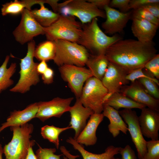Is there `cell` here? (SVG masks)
Instances as JSON below:
<instances>
[{"label": "cell", "instance_id": "6da1fadb", "mask_svg": "<svg viewBox=\"0 0 159 159\" xmlns=\"http://www.w3.org/2000/svg\"><path fill=\"white\" fill-rule=\"evenodd\" d=\"M157 52L153 42L143 43L131 39H121L110 46L105 55L109 62L128 74L133 70L144 68Z\"/></svg>", "mask_w": 159, "mask_h": 159}, {"label": "cell", "instance_id": "7a4b0ae2", "mask_svg": "<svg viewBox=\"0 0 159 159\" xmlns=\"http://www.w3.org/2000/svg\"><path fill=\"white\" fill-rule=\"evenodd\" d=\"M97 21V18H95L90 22L83 24L82 31L77 42L93 55L105 54L110 46L122 39L117 34L111 37L107 35L100 29Z\"/></svg>", "mask_w": 159, "mask_h": 159}, {"label": "cell", "instance_id": "3957f363", "mask_svg": "<svg viewBox=\"0 0 159 159\" xmlns=\"http://www.w3.org/2000/svg\"><path fill=\"white\" fill-rule=\"evenodd\" d=\"M13 132L11 141L3 148L5 159H24L26 156L29 149L35 144L34 140H30L34 126L27 123L20 126L10 127Z\"/></svg>", "mask_w": 159, "mask_h": 159}, {"label": "cell", "instance_id": "277c9868", "mask_svg": "<svg viewBox=\"0 0 159 159\" xmlns=\"http://www.w3.org/2000/svg\"><path fill=\"white\" fill-rule=\"evenodd\" d=\"M55 51L54 62L59 67L64 65L83 67L90 54L83 46L75 42L58 39L53 41Z\"/></svg>", "mask_w": 159, "mask_h": 159}, {"label": "cell", "instance_id": "5b68a950", "mask_svg": "<svg viewBox=\"0 0 159 159\" xmlns=\"http://www.w3.org/2000/svg\"><path fill=\"white\" fill-rule=\"evenodd\" d=\"M74 17L60 14L58 19L48 27H44L48 40H66L77 43L82 29L83 24Z\"/></svg>", "mask_w": 159, "mask_h": 159}, {"label": "cell", "instance_id": "8992f818", "mask_svg": "<svg viewBox=\"0 0 159 159\" xmlns=\"http://www.w3.org/2000/svg\"><path fill=\"white\" fill-rule=\"evenodd\" d=\"M35 43L34 40L29 42L26 56L21 59L20 78L17 83L10 91L24 93L29 91L31 86L35 85L40 81L39 74L37 71L39 63L33 60Z\"/></svg>", "mask_w": 159, "mask_h": 159}, {"label": "cell", "instance_id": "52a82bcc", "mask_svg": "<svg viewBox=\"0 0 159 159\" xmlns=\"http://www.w3.org/2000/svg\"><path fill=\"white\" fill-rule=\"evenodd\" d=\"M58 13L76 17L82 24L90 22L94 18L106 17L105 12L85 0H69L59 3Z\"/></svg>", "mask_w": 159, "mask_h": 159}, {"label": "cell", "instance_id": "ba28073f", "mask_svg": "<svg viewBox=\"0 0 159 159\" xmlns=\"http://www.w3.org/2000/svg\"><path fill=\"white\" fill-rule=\"evenodd\" d=\"M108 93L101 81L92 77L85 82L78 98L85 107L91 109L94 113H101L104 99Z\"/></svg>", "mask_w": 159, "mask_h": 159}, {"label": "cell", "instance_id": "9c48e42d", "mask_svg": "<svg viewBox=\"0 0 159 159\" xmlns=\"http://www.w3.org/2000/svg\"><path fill=\"white\" fill-rule=\"evenodd\" d=\"M59 70L62 79L67 83L76 98L80 97L84 83L93 77L90 70L84 67L64 65L59 67Z\"/></svg>", "mask_w": 159, "mask_h": 159}, {"label": "cell", "instance_id": "30bf717a", "mask_svg": "<svg viewBox=\"0 0 159 159\" xmlns=\"http://www.w3.org/2000/svg\"><path fill=\"white\" fill-rule=\"evenodd\" d=\"M30 11L26 9L23 10L20 23L13 32L16 40L22 45L33 40L35 37L45 34L44 27L35 20Z\"/></svg>", "mask_w": 159, "mask_h": 159}, {"label": "cell", "instance_id": "8fae6325", "mask_svg": "<svg viewBox=\"0 0 159 159\" xmlns=\"http://www.w3.org/2000/svg\"><path fill=\"white\" fill-rule=\"evenodd\" d=\"M118 112L127 125L128 131L136 148L138 157L142 159L147 152V141L142 133L138 117L136 112L132 109H124Z\"/></svg>", "mask_w": 159, "mask_h": 159}, {"label": "cell", "instance_id": "7c38bea8", "mask_svg": "<svg viewBox=\"0 0 159 159\" xmlns=\"http://www.w3.org/2000/svg\"><path fill=\"white\" fill-rule=\"evenodd\" d=\"M73 99V97L64 98L57 97L49 101L38 102V110L35 118L42 122L52 117L60 118L69 111Z\"/></svg>", "mask_w": 159, "mask_h": 159}, {"label": "cell", "instance_id": "4fadbf2b", "mask_svg": "<svg viewBox=\"0 0 159 159\" xmlns=\"http://www.w3.org/2000/svg\"><path fill=\"white\" fill-rule=\"evenodd\" d=\"M106 21L102 24V27L106 34L113 35L122 32L124 28L131 18L132 11L123 13L116 9L105 6Z\"/></svg>", "mask_w": 159, "mask_h": 159}, {"label": "cell", "instance_id": "5bb4252c", "mask_svg": "<svg viewBox=\"0 0 159 159\" xmlns=\"http://www.w3.org/2000/svg\"><path fill=\"white\" fill-rule=\"evenodd\" d=\"M120 92L138 103L159 112V100L148 94L137 80L129 85L122 86Z\"/></svg>", "mask_w": 159, "mask_h": 159}, {"label": "cell", "instance_id": "9a60e30c", "mask_svg": "<svg viewBox=\"0 0 159 159\" xmlns=\"http://www.w3.org/2000/svg\"><path fill=\"white\" fill-rule=\"evenodd\" d=\"M127 74L122 69L109 62L101 81L108 93L112 95L120 92L121 87L129 83L130 81L126 79Z\"/></svg>", "mask_w": 159, "mask_h": 159}, {"label": "cell", "instance_id": "2e32d148", "mask_svg": "<svg viewBox=\"0 0 159 159\" xmlns=\"http://www.w3.org/2000/svg\"><path fill=\"white\" fill-rule=\"evenodd\" d=\"M141 110L138 121L143 135L152 140H159V112L146 107Z\"/></svg>", "mask_w": 159, "mask_h": 159}, {"label": "cell", "instance_id": "e0dca14e", "mask_svg": "<svg viewBox=\"0 0 159 159\" xmlns=\"http://www.w3.org/2000/svg\"><path fill=\"white\" fill-rule=\"evenodd\" d=\"M71 119L69 126L75 131L73 138L76 140L86 125L87 120L94 112L90 109L84 107L79 98L72 106H70L69 111Z\"/></svg>", "mask_w": 159, "mask_h": 159}, {"label": "cell", "instance_id": "ac0fdd59", "mask_svg": "<svg viewBox=\"0 0 159 159\" xmlns=\"http://www.w3.org/2000/svg\"><path fill=\"white\" fill-rule=\"evenodd\" d=\"M38 108V102H35L29 105L22 110H14L11 112L6 121L0 127V132L7 127L20 126L28 123L35 118Z\"/></svg>", "mask_w": 159, "mask_h": 159}, {"label": "cell", "instance_id": "d6986e66", "mask_svg": "<svg viewBox=\"0 0 159 159\" xmlns=\"http://www.w3.org/2000/svg\"><path fill=\"white\" fill-rule=\"evenodd\" d=\"M132 32L138 40L143 43L153 42L158 26L148 21L136 18H131Z\"/></svg>", "mask_w": 159, "mask_h": 159}, {"label": "cell", "instance_id": "ffe728a7", "mask_svg": "<svg viewBox=\"0 0 159 159\" xmlns=\"http://www.w3.org/2000/svg\"><path fill=\"white\" fill-rule=\"evenodd\" d=\"M104 117L102 113H93L90 117L85 127L76 140L77 142L80 145L86 146L95 144L97 140L96 130Z\"/></svg>", "mask_w": 159, "mask_h": 159}, {"label": "cell", "instance_id": "44dd1931", "mask_svg": "<svg viewBox=\"0 0 159 159\" xmlns=\"http://www.w3.org/2000/svg\"><path fill=\"white\" fill-rule=\"evenodd\" d=\"M102 113L104 117L107 118L110 121L108 129L114 138L117 136L120 131L127 134L128 131L127 125L122 120L118 111L108 105L103 104Z\"/></svg>", "mask_w": 159, "mask_h": 159}, {"label": "cell", "instance_id": "7402d4cb", "mask_svg": "<svg viewBox=\"0 0 159 159\" xmlns=\"http://www.w3.org/2000/svg\"><path fill=\"white\" fill-rule=\"evenodd\" d=\"M66 142L72 145L74 149L80 152L83 159H113L115 155L119 153L120 148L110 145L106 148L104 152L96 154L85 150L82 145L79 144L71 137H69Z\"/></svg>", "mask_w": 159, "mask_h": 159}, {"label": "cell", "instance_id": "603a6c76", "mask_svg": "<svg viewBox=\"0 0 159 159\" xmlns=\"http://www.w3.org/2000/svg\"><path fill=\"white\" fill-rule=\"evenodd\" d=\"M103 104L108 105L118 111L121 108L127 109L135 108L141 110L146 107L125 96L120 92L113 94L104 102Z\"/></svg>", "mask_w": 159, "mask_h": 159}, {"label": "cell", "instance_id": "cb8c5ba5", "mask_svg": "<svg viewBox=\"0 0 159 159\" xmlns=\"http://www.w3.org/2000/svg\"><path fill=\"white\" fill-rule=\"evenodd\" d=\"M47 0L39 4V9L31 10V14L35 20L41 26L44 27L49 26L59 18L60 14L54 12L45 7L44 3H47Z\"/></svg>", "mask_w": 159, "mask_h": 159}, {"label": "cell", "instance_id": "d4e9b609", "mask_svg": "<svg viewBox=\"0 0 159 159\" xmlns=\"http://www.w3.org/2000/svg\"><path fill=\"white\" fill-rule=\"evenodd\" d=\"M109 63L105 54L93 55L90 54L86 63L93 77L102 80Z\"/></svg>", "mask_w": 159, "mask_h": 159}, {"label": "cell", "instance_id": "484cf974", "mask_svg": "<svg viewBox=\"0 0 159 159\" xmlns=\"http://www.w3.org/2000/svg\"><path fill=\"white\" fill-rule=\"evenodd\" d=\"M37 0H24L19 1L15 0L2 5L1 13L3 16L8 14L17 15L21 13L25 9L31 10L34 5L38 4Z\"/></svg>", "mask_w": 159, "mask_h": 159}, {"label": "cell", "instance_id": "4316f807", "mask_svg": "<svg viewBox=\"0 0 159 159\" xmlns=\"http://www.w3.org/2000/svg\"><path fill=\"white\" fill-rule=\"evenodd\" d=\"M10 57L7 55L4 61L0 67V94L12 85L14 83L11 77L15 73L16 67V63H12L7 68Z\"/></svg>", "mask_w": 159, "mask_h": 159}, {"label": "cell", "instance_id": "83f0119b", "mask_svg": "<svg viewBox=\"0 0 159 159\" xmlns=\"http://www.w3.org/2000/svg\"><path fill=\"white\" fill-rule=\"evenodd\" d=\"M55 48L53 41L47 40L39 44L35 49L34 57L40 62L53 60Z\"/></svg>", "mask_w": 159, "mask_h": 159}, {"label": "cell", "instance_id": "f1b7e54d", "mask_svg": "<svg viewBox=\"0 0 159 159\" xmlns=\"http://www.w3.org/2000/svg\"><path fill=\"white\" fill-rule=\"evenodd\" d=\"M72 129L69 126L66 127L60 128L53 125H45L41 128V134L42 137L45 139L48 140L49 142L54 143L57 149L59 146V135L63 131Z\"/></svg>", "mask_w": 159, "mask_h": 159}, {"label": "cell", "instance_id": "f546056e", "mask_svg": "<svg viewBox=\"0 0 159 159\" xmlns=\"http://www.w3.org/2000/svg\"><path fill=\"white\" fill-rule=\"evenodd\" d=\"M137 80L146 91L153 97L159 100V89L158 85L153 81L145 78H141Z\"/></svg>", "mask_w": 159, "mask_h": 159}, {"label": "cell", "instance_id": "4dcf8cb0", "mask_svg": "<svg viewBox=\"0 0 159 159\" xmlns=\"http://www.w3.org/2000/svg\"><path fill=\"white\" fill-rule=\"evenodd\" d=\"M145 72L150 76L159 79V54H157L145 65Z\"/></svg>", "mask_w": 159, "mask_h": 159}, {"label": "cell", "instance_id": "1f68e13d", "mask_svg": "<svg viewBox=\"0 0 159 159\" xmlns=\"http://www.w3.org/2000/svg\"><path fill=\"white\" fill-rule=\"evenodd\" d=\"M132 18L144 19L158 26L159 25V19L142 8L133 10L132 11L131 18Z\"/></svg>", "mask_w": 159, "mask_h": 159}, {"label": "cell", "instance_id": "d6a6232c", "mask_svg": "<svg viewBox=\"0 0 159 159\" xmlns=\"http://www.w3.org/2000/svg\"><path fill=\"white\" fill-rule=\"evenodd\" d=\"M147 152L142 159H159V140L147 141Z\"/></svg>", "mask_w": 159, "mask_h": 159}, {"label": "cell", "instance_id": "836d02e7", "mask_svg": "<svg viewBox=\"0 0 159 159\" xmlns=\"http://www.w3.org/2000/svg\"><path fill=\"white\" fill-rule=\"evenodd\" d=\"M39 147L35 154L37 159H60V156L63 155L55 154L56 149L54 148H43L39 145Z\"/></svg>", "mask_w": 159, "mask_h": 159}, {"label": "cell", "instance_id": "e575fe53", "mask_svg": "<svg viewBox=\"0 0 159 159\" xmlns=\"http://www.w3.org/2000/svg\"><path fill=\"white\" fill-rule=\"evenodd\" d=\"M143 68L142 67L135 69L128 74L126 76V79L131 82H134L138 79L141 78H145L150 79L154 82L159 85L158 80L151 77L143 71Z\"/></svg>", "mask_w": 159, "mask_h": 159}, {"label": "cell", "instance_id": "d590c367", "mask_svg": "<svg viewBox=\"0 0 159 159\" xmlns=\"http://www.w3.org/2000/svg\"><path fill=\"white\" fill-rule=\"evenodd\" d=\"M130 0H112L109 6L112 8H118L122 12L125 13L130 10L129 6Z\"/></svg>", "mask_w": 159, "mask_h": 159}, {"label": "cell", "instance_id": "8d00e7d4", "mask_svg": "<svg viewBox=\"0 0 159 159\" xmlns=\"http://www.w3.org/2000/svg\"><path fill=\"white\" fill-rule=\"evenodd\" d=\"M152 3H159V0H130L129 8L130 10L135 9L148 4Z\"/></svg>", "mask_w": 159, "mask_h": 159}, {"label": "cell", "instance_id": "74e56055", "mask_svg": "<svg viewBox=\"0 0 159 159\" xmlns=\"http://www.w3.org/2000/svg\"><path fill=\"white\" fill-rule=\"evenodd\" d=\"M119 153L121 155V159H137L134 150L128 145L124 148L120 147Z\"/></svg>", "mask_w": 159, "mask_h": 159}, {"label": "cell", "instance_id": "f35d334b", "mask_svg": "<svg viewBox=\"0 0 159 159\" xmlns=\"http://www.w3.org/2000/svg\"><path fill=\"white\" fill-rule=\"evenodd\" d=\"M41 75L43 82L44 84L49 85L53 82L54 72L51 68L48 67Z\"/></svg>", "mask_w": 159, "mask_h": 159}, {"label": "cell", "instance_id": "ab89813d", "mask_svg": "<svg viewBox=\"0 0 159 159\" xmlns=\"http://www.w3.org/2000/svg\"><path fill=\"white\" fill-rule=\"evenodd\" d=\"M140 8L146 10L154 16L159 19V3L150 4Z\"/></svg>", "mask_w": 159, "mask_h": 159}, {"label": "cell", "instance_id": "60d3db41", "mask_svg": "<svg viewBox=\"0 0 159 159\" xmlns=\"http://www.w3.org/2000/svg\"><path fill=\"white\" fill-rule=\"evenodd\" d=\"M88 1L92 3L98 8L104 9L106 6H108L110 1V0H88Z\"/></svg>", "mask_w": 159, "mask_h": 159}, {"label": "cell", "instance_id": "b9f144b4", "mask_svg": "<svg viewBox=\"0 0 159 159\" xmlns=\"http://www.w3.org/2000/svg\"><path fill=\"white\" fill-rule=\"evenodd\" d=\"M60 150L63 155L65 156H64L63 159H76L80 157L78 155H73L71 154L64 146H61Z\"/></svg>", "mask_w": 159, "mask_h": 159}, {"label": "cell", "instance_id": "7bdbcfd3", "mask_svg": "<svg viewBox=\"0 0 159 159\" xmlns=\"http://www.w3.org/2000/svg\"><path fill=\"white\" fill-rule=\"evenodd\" d=\"M48 67L46 62L42 61L39 63L37 67V71L39 75H42L47 70Z\"/></svg>", "mask_w": 159, "mask_h": 159}, {"label": "cell", "instance_id": "ee69618b", "mask_svg": "<svg viewBox=\"0 0 159 159\" xmlns=\"http://www.w3.org/2000/svg\"><path fill=\"white\" fill-rule=\"evenodd\" d=\"M24 159H37L33 152L32 146L30 147L29 148L28 154Z\"/></svg>", "mask_w": 159, "mask_h": 159}, {"label": "cell", "instance_id": "f6af8a7d", "mask_svg": "<svg viewBox=\"0 0 159 159\" xmlns=\"http://www.w3.org/2000/svg\"><path fill=\"white\" fill-rule=\"evenodd\" d=\"M3 153H4L3 148L1 145L0 144V159H2V155Z\"/></svg>", "mask_w": 159, "mask_h": 159}, {"label": "cell", "instance_id": "bcb514c9", "mask_svg": "<svg viewBox=\"0 0 159 159\" xmlns=\"http://www.w3.org/2000/svg\"><path fill=\"white\" fill-rule=\"evenodd\" d=\"M113 159H121V158L120 159V158H114Z\"/></svg>", "mask_w": 159, "mask_h": 159}]
</instances>
